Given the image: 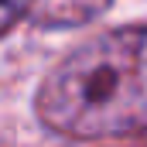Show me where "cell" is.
I'll return each mask as SVG.
<instances>
[{"instance_id":"1","label":"cell","mask_w":147,"mask_h":147,"mask_svg":"<svg viewBox=\"0 0 147 147\" xmlns=\"http://www.w3.org/2000/svg\"><path fill=\"white\" fill-rule=\"evenodd\" d=\"M34 113L72 140L147 130V28H116L72 48L38 86Z\"/></svg>"},{"instance_id":"2","label":"cell","mask_w":147,"mask_h":147,"mask_svg":"<svg viewBox=\"0 0 147 147\" xmlns=\"http://www.w3.org/2000/svg\"><path fill=\"white\" fill-rule=\"evenodd\" d=\"M113 0H14L24 21L38 28H79L99 17Z\"/></svg>"},{"instance_id":"3","label":"cell","mask_w":147,"mask_h":147,"mask_svg":"<svg viewBox=\"0 0 147 147\" xmlns=\"http://www.w3.org/2000/svg\"><path fill=\"white\" fill-rule=\"evenodd\" d=\"M17 21H21V10L14 7V0H0V38L7 34Z\"/></svg>"}]
</instances>
